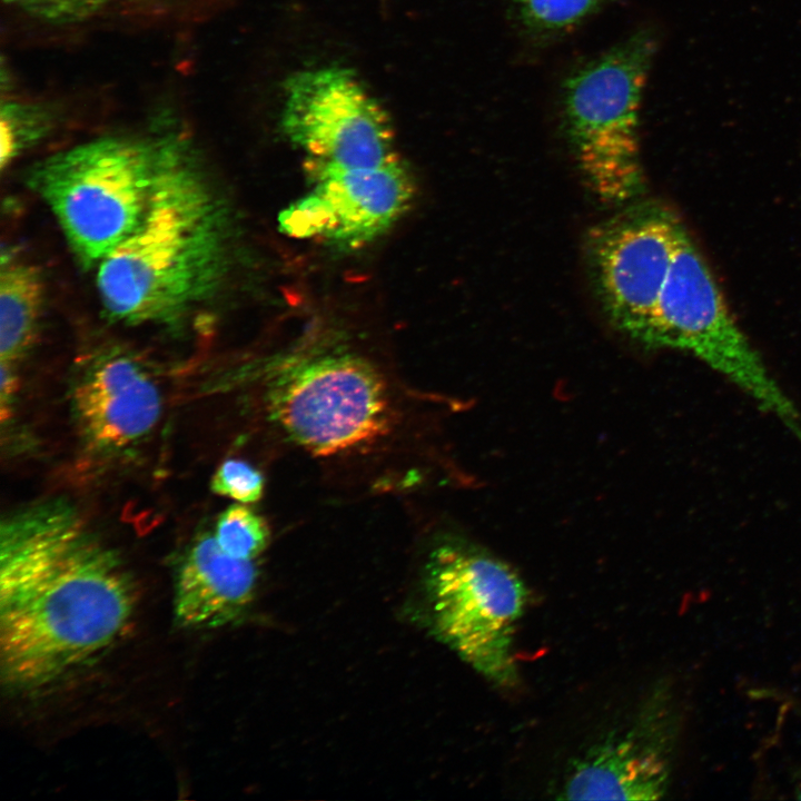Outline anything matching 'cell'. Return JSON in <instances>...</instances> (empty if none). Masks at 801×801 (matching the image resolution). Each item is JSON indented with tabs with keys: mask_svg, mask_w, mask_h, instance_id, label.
Listing matches in <instances>:
<instances>
[{
	"mask_svg": "<svg viewBox=\"0 0 801 801\" xmlns=\"http://www.w3.org/2000/svg\"><path fill=\"white\" fill-rule=\"evenodd\" d=\"M136 587L120 556L63 498L0 523V668L13 689H40L89 665L123 634Z\"/></svg>",
	"mask_w": 801,
	"mask_h": 801,
	"instance_id": "6da1fadb",
	"label": "cell"
},
{
	"mask_svg": "<svg viewBox=\"0 0 801 801\" xmlns=\"http://www.w3.org/2000/svg\"><path fill=\"white\" fill-rule=\"evenodd\" d=\"M222 211L181 141L138 224L97 266L108 317L169 324L214 294L226 258Z\"/></svg>",
	"mask_w": 801,
	"mask_h": 801,
	"instance_id": "7a4b0ae2",
	"label": "cell"
},
{
	"mask_svg": "<svg viewBox=\"0 0 801 801\" xmlns=\"http://www.w3.org/2000/svg\"><path fill=\"white\" fill-rule=\"evenodd\" d=\"M181 141L174 135L108 134L36 166L30 185L82 266H98L138 226Z\"/></svg>",
	"mask_w": 801,
	"mask_h": 801,
	"instance_id": "3957f363",
	"label": "cell"
},
{
	"mask_svg": "<svg viewBox=\"0 0 801 801\" xmlns=\"http://www.w3.org/2000/svg\"><path fill=\"white\" fill-rule=\"evenodd\" d=\"M637 30L574 70L563 82L562 113L578 166L605 201H625L642 186L639 120L655 52Z\"/></svg>",
	"mask_w": 801,
	"mask_h": 801,
	"instance_id": "277c9868",
	"label": "cell"
},
{
	"mask_svg": "<svg viewBox=\"0 0 801 801\" xmlns=\"http://www.w3.org/2000/svg\"><path fill=\"white\" fill-rule=\"evenodd\" d=\"M425 587L441 639L490 682L515 685V635L528 596L517 572L479 547L444 543L429 555Z\"/></svg>",
	"mask_w": 801,
	"mask_h": 801,
	"instance_id": "5b68a950",
	"label": "cell"
},
{
	"mask_svg": "<svg viewBox=\"0 0 801 801\" xmlns=\"http://www.w3.org/2000/svg\"><path fill=\"white\" fill-rule=\"evenodd\" d=\"M643 345L698 357L780 418L801 442V412L732 318L706 263L682 226Z\"/></svg>",
	"mask_w": 801,
	"mask_h": 801,
	"instance_id": "8992f818",
	"label": "cell"
},
{
	"mask_svg": "<svg viewBox=\"0 0 801 801\" xmlns=\"http://www.w3.org/2000/svg\"><path fill=\"white\" fill-rule=\"evenodd\" d=\"M265 404L287 438L322 456L372 445L395 422L384 377L352 354L317 356L280 370L266 385Z\"/></svg>",
	"mask_w": 801,
	"mask_h": 801,
	"instance_id": "52a82bcc",
	"label": "cell"
},
{
	"mask_svg": "<svg viewBox=\"0 0 801 801\" xmlns=\"http://www.w3.org/2000/svg\"><path fill=\"white\" fill-rule=\"evenodd\" d=\"M283 98L284 134L308 166L377 167L399 159L386 111L348 68L295 72Z\"/></svg>",
	"mask_w": 801,
	"mask_h": 801,
	"instance_id": "ba28073f",
	"label": "cell"
},
{
	"mask_svg": "<svg viewBox=\"0 0 801 801\" xmlns=\"http://www.w3.org/2000/svg\"><path fill=\"white\" fill-rule=\"evenodd\" d=\"M680 224L637 210L597 227L590 244L594 283L605 314L643 345L666 280Z\"/></svg>",
	"mask_w": 801,
	"mask_h": 801,
	"instance_id": "9c48e42d",
	"label": "cell"
},
{
	"mask_svg": "<svg viewBox=\"0 0 801 801\" xmlns=\"http://www.w3.org/2000/svg\"><path fill=\"white\" fill-rule=\"evenodd\" d=\"M310 190L278 218L296 238L358 247L389 229L407 210L414 184L400 158L377 167L308 166Z\"/></svg>",
	"mask_w": 801,
	"mask_h": 801,
	"instance_id": "30bf717a",
	"label": "cell"
},
{
	"mask_svg": "<svg viewBox=\"0 0 801 801\" xmlns=\"http://www.w3.org/2000/svg\"><path fill=\"white\" fill-rule=\"evenodd\" d=\"M68 394L81 448L99 459L117 458L141 444L162 411L151 372L123 350L103 352L86 362Z\"/></svg>",
	"mask_w": 801,
	"mask_h": 801,
	"instance_id": "8fae6325",
	"label": "cell"
},
{
	"mask_svg": "<svg viewBox=\"0 0 801 801\" xmlns=\"http://www.w3.org/2000/svg\"><path fill=\"white\" fill-rule=\"evenodd\" d=\"M671 732L668 719L642 716L623 731L611 733L572 765L562 798L656 800L670 777Z\"/></svg>",
	"mask_w": 801,
	"mask_h": 801,
	"instance_id": "7c38bea8",
	"label": "cell"
},
{
	"mask_svg": "<svg viewBox=\"0 0 801 801\" xmlns=\"http://www.w3.org/2000/svg\"><path fill=\"white\" fill-rule=\"evenodd\" d=\"M254 561L226 553L214 534L199 533L178 566L174 614L187 629H211L236 619L250 603L257 584Z\"/></svg>",
	"mask_w": 801,
	"mask_h": 801,
	"instance_id": "4fadbf2b",
	"label": "cell"
},
{
	"mask_svg": "<svg viewBox=\"0 0 801 801\" xmlns=\"http://www.w3.org/2000/svg\"><path fill=\"white\" fill-rule=\"evenodd\" d=\"M2 7L16 29L46 39L166 20L158 0H2Z\"/></svg>",
	"mask_w": 801,
	"mask_h": 801,
	"instance_id": "5bb4252c",
	"label": "cell"
},
{
	"mask_svg": "<svg viewBox=\"0 0 801 801\" xmlns=\"http://www.w3.org/2000/svg\"><path fill=\"white\" fill-rule=\"evenodd\" d=\"M44 286L39 269L8 251L0 273V357L14 364L31 346L41 314Z\"/></svg>",
	"mask_w": 801,
	"mask_h": 801,
	"instance_id": "9a60e30c",
	"label": "cell"
},
{
	"mask_svg": "<svg viewBox=\"0 0 801 801\" xmlns=\"http://www.w3.org/2000/svg\"><path fill=\"white\" fill-rule=\"evenodd\" d=\"M49 97L8 93L0 112V166L4 169L20 154L43 140L57 122L59 103Z\"/></svg>",
	"mask_w": 801,
	"mask_h": 801,
	"instance_id": "2e32d148",
	"label": "cell"
},
{
	"mask_svg": "<svg viewBox=\"0 0 801 801\" xmlns=\"http://www.w3.org/2000/svg\"><path fill=\"white\" fill-rule=\"evenodd\" d=\"M212 534L226 553L247 561H255L270 540L265 518L241 503H235L220 513Z\"/></svg>",
	"mask_w": 801,
	"mask_h": 801,
	"instance_id": "e0dca14e",
	"label": "cell"
},
{
	"mask_svg": "<svg viewBox=\"0 0 801 801\" xmlns=\"http://www.w3.org/2000/svg\"><path fill=\"white\" fill-rule=\"evenodd\" d=\"M607 0H512L520 22L528 31L554 36L570 31Z\"/></svg>",
	"mask_w": 801,
	"mask_h": 801,
	"instance_id": "ac0fdd59",
	"label": "cell"
},
{
	"mask_svg": "<svg viewBox=\"0 0 801 801\" xmlns=\"http://www.w3.org/2000/svg\"><path fill=\"white\" fill-rule=\"evenodd\" d=\"M264 485V476L251 464L243 459L229 458L216 469L210 490L217 495L248 505L261 498Z\"/></svg>",
	"mask_w": 801,
	"mask_h": 801,
	"instance_id": "d6986e66",
	"label": "cell"
},
{
	"mask_svg": "<svg viewBox=\"0 0 801 801\" xmlns=\"http://www.w3.org/2000/svg\"><path fill=\"white\" fill-rule=\"evenodd\" d=\"M166 20L189 21L205 18L224 0H158Z\"/></svg>",
	"mask_w": 801,
	"mask_h": 801,
	"instance_id": "ffe728a7",
	"label": "cell"
},
{
	"mask_svg": "<svg viewBox=\"0 0 801 801\" xmlns=\"http://www.w3.org/2000/svg\"><path fill=\"white\" fill-rule=\"evenodd\" d=\"M798 798L801 799V784H800V788H799V790H798Z\"/></svg>",
	"mask_w": 801,
	"mask_h": 801,
	"instance_id": "44dd1931",
	"label": "cell"
}]
</instances>
